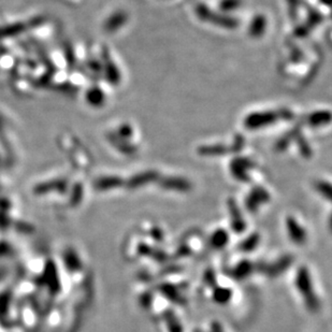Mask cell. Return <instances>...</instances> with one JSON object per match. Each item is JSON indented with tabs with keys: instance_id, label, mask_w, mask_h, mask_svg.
<instances>
[{
	"instance_id": "1",
	"label": "cell",
	"mask_w": 332,
	"mask_h": 332,
	"mask_svg": "<svg viewBox=\"0 0 332 332\" xmlns=\"http://www.w3.org/2000/svg\"><path fill=\"white\" fill-rule=\"evenodd\" d=\"M196 14L200 21L211 23L217 26V27L224 29H235L240 26V21L235 19V17L223 13L213 12L210 10L209 7L202 4L196 7Z\"/></svg>"
},
{
	"instance_id": "2",
	"label": "cell",
	"mask_w": 332,
	"mask_h": 332,
	"mask_svg": "<svg viewBox=\"0 0 332 332\" xmlns=\"http://www.w3.org/2000/svg\"><path fill=\"white\" fill-rule=\"evenodd\" d=\"M281 120L279 110L277 111H265V112H254L248 114L244 118V127L248 130H258L265 128L276 121Z\"/></svg>"
},
{
	"instance_id": "3",
	"label": "cell",
	"mask_w": 332,
	"mask_h": 332,
	"mask_svg": "<svg viewBox=\"0 0 332 332\" xmlns=\"http://www.w3.org/2000/svg\"><path fill=\"white\" fill-rule=\"evenodd\" d=\"M256 164L246 157H235L230 163V171L233 178L241 182H250L251 178L248 176V171L255 168Z\"/></svg>"
},
{
	"instance_id": "4",
	"label": "cell",
	"mask_w": 332,
	"mask_h": 332,
	"mask_svg": "<svg viewBox=\"0 0 332 332\" xmlns=\"http://www.w3.org/2000/svg\"><path fill=\"white\" fill-rule=\"evenodd\" d=\"M305 121L311 128L327 126L332 123V112L329 110L315 111L307 116Z\"/></svg>"
},
{
	"instance_id": "5",
	"label": "cell",
	"mask_w": 332,
	"mask_h": 332,
	"mask_svg": "<svg viewBox=\"0 0 332 332\" xmlns=\"http://www.w3.org/2000/svg\"><path fill=\"white\" fill-rule=\"evenodd\" d=\"M301 133V124H297L293 129H290L289 132H287L285 135H283L281 138H279L275 145H274V148H275V151L276 152H284L286 151L288 146L290 145L292 142L296 141V139L297 137H298Z\"/></svg>"
},
{
	"instance_id": "6",
	"label": "cell",
	"mask_w": 332,
	"mask_h": 332,
	"mask_svg": "<svg viewBox=\"0 0 332 332\" xmlns=\"http://www.w3.org/2000/svg\"><path fill=\"white\" fill-rule=\"evenodd\" d=\"M267 19L266 16L258 14L253 17L248 26V34L252 38L263 37L267 30Z\"/></svg>"
},
{
	"instance_id": "7",
	"label": "cell",
	"mask_w": 332,
	"mask_h": 332,
	"mask_svg": "<svg viewBox=\"0 0 332 332\" xmlns=\"http://www.w3.org/2000/svg\"><path fill=\"white\" fill-rule=\"evenodd\" d=\"M160 184L165 189L177 190V191H187L191 188L190 182L183 178H165Z\"/></svg>"
},
{
	"instance_id": "8",
	"label": "cell",
	"mask_w": 332,
	"mask_h": 332,
	"mask_svg": "<svg viewBox=\"0 0 332 332\" xmlns=\"http://www.w3.org/2000/svg\"><path fill=\"white\" fill-rule=\"evenodd\" d=\"M230 153V146L224 144H214V145H202L198 148V154L205 157H217L224 156Z\"/></svg>"
},
{
	"instance_id": "9",
	"label": "cell",
	"mask_w": 332,
	"mask_h": 332,
	"mask_svg": "<svg viewBox=\"0 0 332 332\" xmlns=\"http://www.w3.org/2000/svg\"><path fill=\"white\" fill-rule=\"evenodd\" d=\"M269 200L268 191L263 187H254L252 193L246 199V206L251 210L256 209L260 202H266Z\"/></svg>"
},
{
	"instance_id": "10",
	"label": "cell",
	"mask_w": 332,
	"mask_h": 332,
	"mask_svg": "<svg viewBox=\"0 0 332 332\" xmlns=\"http://www.w3.org/2000/svg\"><path fill=\"white\" fill-rule=\"evenodd\" d=\"M295 142L297 143V146H298V150H299L301 156L304 157V158H311V157L313 156V150H312L309 141L304 138V136L302 134H300L298 137H297Z\"/></svg>"
},
{
	"instance_id": "11",
	"label": "cell",
	"mask_w": 332,
	"mask_h": 332,
	"mask_svg": "<svg viewBox=\"0 0 332 332\" xmlns=\"http://www.w3.org/2000/svg\"><path fill=\"white\" fill-rule=\"evenodd\" d=\"M322 20H324V16H322V14L316 10V9H313V8H309V10H308V17H307V23L310 27L313 29L314 27H315V26L319 25Z\"/></svg>"
},
{
	"instance_id": "12",
	"label": "cell",
	"mask_w": 332,
	"mask_h": 332,
	"mask_svg": "<svg viewBox=\"0 0 332 332\" xmlns=\"http://www.w3.org/2000/svg\"><path fill=\"white\" fill-rule=\"evenodd\" d=\"M242 5V0H222L220 3V9L224 13L235 11Z\"/></svg>"
},
{
	"instance_id": "13",
	"label": "cell",
	"mask_w": 332,
	"mask_h": 332,
	"mask_svg": "<svg viewBox=\"0 0 332 332\" xmlns=\"http://www.w3.org/2000/svg\"><path fill=\"white\" fill-rule=\"evenodd\" d=\"M315 187L320 195L324 196L326 199L332 201V184L325 181H318L316 182Z\"/></svg>"
},
{
	"instance_id": "14",
	"label": "cell",
	"mask_w": 332,
	"mask_h": 332,
	"mask_svg": "<svg viewBox=\"0 0 332 332\" xmlns=\"http://www.w3.org/2000/svg\"><path fill=\"white\" fill-rule=\"evenodd\" d=\"M245 145V139L242 135H235L233 142L230 145V153L231 154H239Z\"/></svg>"
},
{
	"instance_id": "15",
	"label": "cell",
	"mask_w": 332,
	"mask_h": 332,
	"mask_svg": "<svg viewBox=\"0 0 332 332\" xmlns=\"http://www.w3.org/2000/svg\"><path fill=\"white\" fill-rule=\"evenodd\" d=\"M288 9H289V15L293 22H296L298 19V12H299V0H287Z\"/></svg>"
},
{
	"instance_id": "16",
	"label": "cell",
	"mask_w": 332,
	"mask_h": 332,
	"mask_svg": "<svg viewBox=\"0 0 332 332\" xmlns=\"http://www.w3.org/2000/svg\"><path fill=\"white\" fill-rule=\"evenodd\" d=\"M311 30H312V28L310 27V26L307 23H303V24H300L297 26L294 30V34L297 38H305L307 36H309Z\"/></svg>"
},
{
	"instance_id": "17",
	"label": "cell",
	"mask_w": 332,
	"mask_h": 332,
	"mask_svg": "<svg viewBox=\"0 0 332 332\" xmlns=\"http://www.w3.org/2000/svg\"><path fill=\"white\" fill-rule=\"evenodd\" d=\"M279 114H281V120H293L295 118V113L287 109V108H283V109H279Z\"/></svg>"
},
{
	"instance_id": "18",
	"label": "cell",
	"mask_w": 332,
	"mask_h": 332,
	"mask_svg": "<svg viewBox=\"0 0 332 332\" xmlns=\"http://www.w3.org/2000/svg\"><path fill=\"white\" fill-rule=\"evenodd\" d=\"M317 71H318V66H317V65H316V66H313L312 69L310 70V72L307 74V76H305L304 83H307V82L309 83L310 81H312L313 78H314V76H316Z\"/></svg>"
},
{
	"instance_id": "19",
	"label": "cell",
	"mask_w": 332,
	"mask_h": 332,
	"mask_svg": "<svg viewBox=\"0 0 332 332\" xmlns=\"http://www.w3.org/2000/svg\"><path fill=\"white\" fill-rule=\"evenodd\" d=\"M303 58V54L302 52L298 49H296L293 51V54H292V59L294 63H300Z\"/></svg>"
},
{
	"instance_id": "20",
	"label": "cell",
	"mask_w": 332,
	"mask_h": 332,
	"mask_svg": "<svg viewBox=\"0 0 332 332\" xmlns=\"http://www.w3.org/2000/svg\"><path fill=\"white\" fill-rule=\"evenodd\" d=\"M320 2L322 4H324V5H326L327 7H329V8L332 9V0H320Z\"/></svg>"
}]
</instances>
